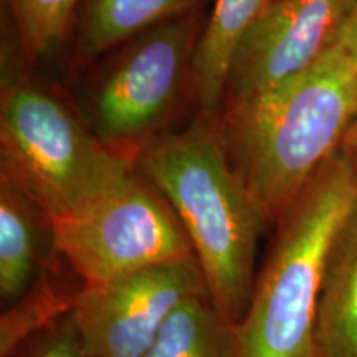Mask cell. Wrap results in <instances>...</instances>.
<instances>
[{"mask_svg": "<svg viewBox=\"0 0 357 357\" xmlns=\"http://www.w3.org/2000/svg\"><path fill=\"white\" fill-rule=\"evenodd\" d=\"M339 45H341V47L357 61V2L354 10L351 13V19L347 22L344 32H342V37L339 40Z\"/></svg>", "mask_w": 357, "mask_h": 357, "instance_id": "17", "label": "cell"}, {"mask_svg": "<svg viewBox=\"0 0 357 357\" xmlns=\"http://www.w3.org/2000/svg\"><path fill=\"white\" fill-rule=\"evenodd\" d=\"M25 357H86L71 311L48 326Z\"/></svg>", "mask_w": 357, "mask_h": 357, "instance_id": "15", "label": "cell"}, {"mask_svg": "<svg viewBox=\"0 0 357 357\" xmlns=\"http://www.w3.org/2000/svg\"><path fill=\"white\" fill-rule=\"evenodd\" d=\"M270 0H213L200 30L194 60V95L199 113L222 116L227 75L250 26Z\"/></svg>", "mask_w": 357, "mask_h": 357, "instance_id": "12", "label": "cell"}, {"mask_svg": "<svg viewBox=\"0 0 357 357\" xmlns=\"http://www.w3.org/2000/svg\"><path fill=\"white\" fill-rule=\"evenodd\" d=\"M208 293L197 258L132 271L79 288L71 316L86 357H141L172 311Z\"/></svg>", "mask_w": 357, "mask_h": 357, "instance_id": "8", "label": "cell"}, {"mask_svg": "<svg viewBox=\"0 0 357 357\" xmlns=\"http://www.w3.org/2000/svg\"><path fill=\"white\" fill-rule=\"evenodd\" d=\"M13 22L15 47L22 60L33 65L71 35L82 0H6Z\"/></svg>", "mask_w": 357, "mask_h": 357, "instance_id": "14", "label": "cell"}, {"mask_svg": "<svg viewBox=\"0 0 357 357\" xmlns=\"http://www.w3.org/2000/svg\"><path fill=\"white\" fill-rule=\"evenodd\" d=\"M134 171V160L106 146L60 89L3 61L0 174L53 223L79 215Z\"/></svg>", "mask_w": 357, "mask_h": 357, "instance_id": "4", "label": "cell"}, {"mask_svg": "<svg viewBox=\"0 0 357 357\" xmlns=\"http://www.w3.org/2000/svg\"><path fill=\"white\" fill-rule=\"evenodd\" d=\"M238 331L208 296L181 303L141 357H236Z\"/></svg>", "mask_w": 357, "mask_h": 357, "instance_id": "13", "label": "cell"}, {"mask_svg": "<svg viewBox=\"0 0 357 357\" xmlns=\"http://www.w3.org/2000/svg\"><path fill=\"white\" fill-rule=\"evenodd\" d=\"M342 154L346 155V159L349 160L351 166L354 167V171L357 174V111L352 118V123L349 129H347L344 139H342V144L339 147Z\"/></svg>", "mask_w": 357, "mask_h": 357, "instance_id": "16", "label": "cell"}, {"mask_svg": "<svg viewBox=\"0 0 357 357\" xmlns=\"http://www.w3.org/2000/svg\"><path fill=\"white\" fill-rule=\"evenodd\" d=\"M66 265L55 223L24 189L0 174V354L10 357L30 334L73 307L79 289L61 283Z\"/></svg>", "mask_w": 357, "mask_h": 357, "instance_id": "7", "label": "cell"}, {"mask_svg": "<svg viewBox=\"0 0 357 357\" xmlns=\"http://www.w3.org/2000/svg\"><path fill=\"white\" fill-rule=\"evenodd\" d=\"M199 0H82L71 45V68L98 63L119 45L160 22L197 10Z\"/></svg>", "mask_w": 357, "mask_h": 357, "instance_id": "10", "label": "cell"}, {"mask_svg": "<svg viewBox=\"0 0 357 357\" xmlns=\"http://www.w3.org/2000/svg\"><path fill=\"white\" fill-rule=\"evenodd\" d=\"M357 0H270L250 26L227 75L223 111L298 78L342 37Z\"/></svg>", "mask_w": 357, "mask_h": 357, "instance_id": "9", "label": "cell"}, {"mask_svg": "<svg viewBox=\"0 0 357 357\" xmlns=\"http://www.w3.org/2000/svg\"><path fill=\"white\" fill-rule=\"evenodd\" d=\"M200 15L160 22L101 58L86 91V121L100 139L136 162L164 132L185 93H194Z\"/></svg>", "mask_w": 357, "mask_h": 357, "instance_id": "5", "label": "cell"}, {"mask_svg": "<svg viewBox=\"0 0 357 357\" xmlns=\"http://www.w3.org/2000/svg\"><path fill=\"white\" fill-rule=\"evenodd\" d=\"M318 357H357V187L326 258Z\"/></svg>", "mask_w": 357, "mask_h": 357, "instance_id": "11", "label": "cell"}, {"mask_svg": "<svg viewBox=\"0 0 357 357\" xmlns=\"http://www.w3.org/2000/svg\"><path fill=\"white\" fill-rule=\"evenodd\" d=\"M356 187L354 167L337 151L276 223L252 300L236 326V357H318L326 258Z\"/></svg>", "mask_w": 357, "mask_h": 357, "instance_id": "3", "label": "cell"}, {"mask_svg": "<svg viewBox=\"0 0 357 357\" xmlns=\"http://www.w3.org/2000/svg\"><path fill=\"white\" fill-rule=\"evenodd\" d=\"M55 235L84 287L195 257L176 212L137 171L79 215L56 222Z\"/></svg>", "mask_w": 357, "mask_h": 357, "instance_id": "6", "label": "cell"}, {"mask_svg": "<svg viewBox=\"0 0 357 357\" xmlns=\"http://www.w3.org/2000/svg\"><path fill=\"white\" fill-rule=\"evenodd\" d=\"M357 111V61L336 45L283 86L222 113L235 172L276 225L337 153Z\"/></svg>", "mask_w": 357, "mask_h": 357, "instance_id": "2", "label": "cell"}, {"mask_svg": "<svg viewBox=\"0 0 357 357\" xmlns=\"http://www.w3.org/2000/svg\"><path fill=\"white\" fill-rule=\"evenodd\" d=\"M136 171L176 212L218 310L238 326L257 280L260 208L227 153L220 116L199 113L142 147Z\"/></svg>", "mask_w": 357, "mask_h": 357, "instance_id": "1", "label": "cell"}]
</instances>
